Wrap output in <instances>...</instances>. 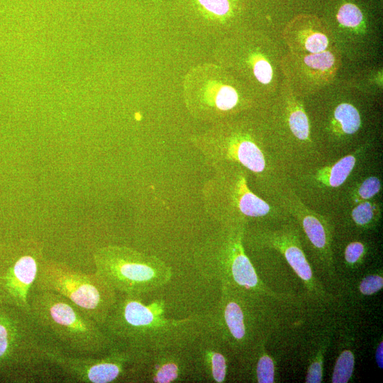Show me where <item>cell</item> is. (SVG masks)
I'll return each instance as SVG.
<instances>
[{
	"label": "cell",
	"mask_w": 383,
	"mask_h": 383,
	"mask_svg": "<svg viewBox=\"0 0 383 383\" xmlns=\"http://www.w3.org/2000/svg\"><path fill=\"white\" fill-rule=\"evenodd\" d=\"M163 301L145 304L143 295L118 292L103 326L117 344L140 353L189 345L204 328V316H165Z\"/></svg>",
	"instance_id": "obj_1"
},
{
	"label": "cell",
	"mask_w": 383,
	"mask_h": 383,
	"mask_svg": "<svg viewBox=\"0 0 383 383\" xmlns=\"http://www.w3.org/2000/svg\"><path fill=\"white\" fill-rule=\"evenodd\" d=\"M296 305L221 287L215 308L204 316V328L238 360L267 342L281 326L282 311Z\"/></svg>",
	"instance_id": "obj_2"
},
{
	"label": "cell",
	"mask_w": 383,
	"mask_h": 383,
	"mask_svg": "<svg viewBox=\"0 0 383 383\" xmlns=\"http://www.w3.org/2000/svg\"><path fill=\"white\" fill-rule=\"evenodd\" d=\"M30 313L47 338L65 352L78 355H99L115 342L103 326L65 296L33 289Z\"/></svg>",
	"instance_id": "obj_3"
},
{
	"label": "cell",
	"mask_w": 383,
	"mask_h": 383,
	"mask_svg": "<svg viewBox=\"0 0 383 383\" xmlns=\"http://www.w3.org/2000/svg\"><path fill=\"white\" fill-rule=\"evenodd\" d=\"M221 226L197 249L194 258L198 269L220 287L297 304L296 298L273 291L258 276L244 248L246 226Z\"/></svg>",
	"instance_id": "obj_4"
},
{
	"label": "cell",
	"mask_w": 383,
	"mask_h": 383,
	"mask_svg": "<svg viewBox=\"0 0 383 383\" xmlns=\"http://www.w3.org/2000/svg\"><path fill=\"white\" fill-rule=\"evenodd\" d=\"M33 289L65 296L101 326L118 297L115 289L96 272L87 274L44 259Z\"/></svg>",
	"instance_id": "obj_5"
},
{
	"label": "cell",
	"mask_w": 383,
	"mask_h": 383,
	"mask_svg": "<svg viewBox=\"0 0 383 383\" xmlns=\"http://www.w3.org/2000/svg\"><path fill=\"white\" fill-rule=\"evenodd\" d=\"M96 271L117 292L144 295L166 285L172 270L159 257L119 245L101 248L94 255Z\"/></svg>",
	"instance_id": "obj_6"
},
{
	"label": "cell",
	"mask_w": 383,
	"mask_h": 383,
	"mask_svg": "<svg viewBox=\"0 0 383 383\" xmlns=\"http://www.w3.org/2000/svg\"><path fill=\"white\" fill-rule=\"evenodd\" d=\"M45 361L55 365L71 380L82 383H111L129 380L140 353L117 343L99 355L67 353L49 341L44 350Z\"/></svg>",
	"instance_id": "obj_7"
},
{
	"label": "cell",
	"mask_w": 383,
	"mask_h": 383,
	"mask_svg": "<svg viewBox=\"0 0 383 383\" xmlns=\"http://www.w3.org/2000/svg\"><path fill=\"white\" fill-rule=\"evenodd\" d=\"M216 65L193 67L185 76L184 97L190 113L196 118L211 121L235 109L240 95L233 79Z\"/></svg>",
	"instance_id": "obj_8"
},
{
	"label": "cell",
	"mask_w": 383,
	"mask_h": 383,
	"mask_svg": "<svg viewBox=\"0 0 383 383\" xmlns=\"http://www.w3.org/2000/svg\"><path fill=\"white\" fill-rule=\"evenodd\" d=\"M194 145L202 153L209 165L217 168L224 162L237 163L254 173L265 168L262 151L254 140L243 132H229L215 125L192 138Z\"/></svg>",
	"instance_id": "obj_9"
},
{
	"label": "cell",
	"mask_w": 383,
	"mask_h": 383,
	"mask_svg": "<svg viewBox=\"0 0 383 383\" xmlns=\"http://www.w3.org/2000/svg\"><path fill=\"white\" fill-rule=\"evenodd\" d=\"M252 243L278 251L300 279L311 301L326 303L329 296L315 276L303 250L299 235L285 228L258 229L252 232Z\"/></svg>",
	"instance_id": "obj_10"
},
{
	"label": "cell",
	"mask_w": 383,
	"mask_h": 383,
	"mask_svg": "<svg viewBox=\"0 0 383 383\" xmlns=\"http://www.w3.org/2000/svg\"><path fill=\"white\" fill-rule=\"evenodd\" d=\"M150 383H175L194 380L190 344L141 353L129 380Z\"/></svg>",
	"instance_id": "obj_11"
},
{
	"label": "cell",
	"mask_w": 383,
	"mask_h": 383,
	"mask_svg": "<svg viewBox=\"0 0 383 383\" xmlns=\"http://www.w3.org/2000/svg\"><path fill=\"white\" fill-rule=\"evenodd\" d=\"M43 260L39 244L30 241L24 245L4 273L0 274V298L30 313V296Z\"/></svg>",
	"instance_id": "obj_12"
},
{
	"label": "cell",
	"mask_w": 383,
	"mask_h": 383,
	"mask_svg": "<svg viewBox=\"0 0 383 383\" xmlns=\"http://www.w3.org/2000/svg\"><path fill=\"white\" fill-rule=\"evenodd\" d=\"M217 60L222 65L243 73L252 82L267 85L271 83L273 69L269 59L250 38H233L216 50Z\"/></svg>",
	"instance_id": "obj_13"
},
{
	"label": "cell",
	"mask_w": 383,
	"mask_h": 383,
	"mask_svg": "<svg viewBox=\"0 0 383 383\" xmlns=\"http://www.w3.org/2000/svg\"><path fill=\"white\" fill-rule=\"evenodd\" d=\"M194 380L223 383L226 380L231 359L223 343L205 328L190 343Z\"/></svg>",
	"instance_id": "obj_14"
},
{
	"label": "cell",
	"mask_w": 383,
	"mask_h": 383,
	"mask_svg": "<svg viewBox=\"0 0 383 383\" xmlns=\"http://www.w3.org/2000/svg\"><path fill=\"white\" fill-rule=\"evenodd\" d=\"M303 231L322 265L323 272L330 277L335 276L331 243L332 235L328 223L310 211L298 213Z\"/></svg>",
	"instance_id": "obj_15"
},
{
	"label": "cell",
	"mask_w": 383,
	"mask_h": 383,
	"mask_svg": "<svg viewBox=\"0 0 383 383\" xmlns=\"http://www.w3.org/2000/svg\"><path fill=\"white\" fill-rule=\"evenodd\" d=\"M266 343H262L251 352L236 360L240 372L248 379L257 383L275 382L274 362L266 352Z\"/></svg>",
	"instance_id": "obj_16"
},
{
	"label": "cell",
	"mask_w": 383,
	"mask_h": 383,
	"mask_svg": "<svg viewBox=\"0 0 383 383\" xmlns=\"http://www.w3.org/2000/svg\"><path fill=\"white\" fill-rule=\"evenodd\" d=\"M235 187L238 196V211L240 221L245 225L244 218H260L270 211L269 204L255 195L248 187L243 171L235 176Z\"/></svg>",
	"instance_id": "obj_17"
},
{
	"label": "cell",
	"mask_w": 383,
	"mask_h": 383,
	"mask_svg": "<svg viewBox=\"0 0 383 383\" xmlns=\"http://www.w3.org/2000/svg\"><path fill=\"white\" fill-rule=\"evenodd\" d=\"M356 162L353 154L345 155L333 165L326 166L317 170L314 174L316 181L328 187H338L347 179Z\"/></svg>",
	"instance_id": "obj_18"
},
{
	"label": "cell",
	"mask_w": 383,
	"mask_h": 383,
	"mask_svg": "<svg viewBox=\"0 0 383 383\" xmlns=\"http://www.w3.org/2000/svg\"><path fill=\"white\" fill-rule=\"evenodd\" d=\"M193 6L203 17L223 21L231 18L237 11L236 0H192Z\"/></svg>",
	"instance_id": "obj_19"
},
{
	"label": "cell",
	"mask_w": 383,
	"mask_h": 383,
	"mask_svg": "<svg viewBox=\"0 0 383 383\" xmlns=\"http://www.w3.org/2000/svg\"><path fill=\"white\" fill-rule=\"evenodd\" d=\"M361 124L360 116L357 109L352 104H339L333 113V126L340 133L352 135L356 133Z\"/></svg>",
	"instance_id": "obj_20"
},
{
	"label": "cell",
	"mask_w": 383,
	"mask_h": 383,
	"mask_svg": "<svg viewBox=\"0 0 383 383\" xmlns=\"http://www.w3.org/2000/svg\"><path fill=\"white\" fill-rule=\"evenodd\" d=\"M305 67L315 71V74L320 76L329 75L330 71L335 69V56L329 51L309 54L301 59Z\"/></svg>",
	"instance_id": "obj_21"
},
{
	"label": "cell",
	"mask_w": 383,
	"mask_h": 383,
	"mask_svg": "<svg viewBox=\"0 0 383 383\" xmlns=\"http://www.w3.org/2000/svg\"><path fill=\"white\" fill-rule=\"evenodd\" d=\"M379 214L377 205L367 200L359 202L355 206L351 211V218L356 226L367 229L374 226Z\"/></svg>",
	"instance_id": "obj_22"
},
{
	"label": "cell",
	"mask_w": 383,
	"mask_h": 383,
	"mask_svg": "<svg viewBox=\"0 0 383 383\" xmlns=\"http://www.w3.org/2000/svg\"><path fill=\"white\" fill-rule=\"evenodd\" d=\"M355 356L352 350H343L335 361L331 377L333 383H347L353 374Z\"/></svg>",
	"instance_id": "obj_23"
},
{
	"label": "cell",
	"mask_w": 383,
	"mask_h": 383,
	"mask_svg": "<svg viewBox=\"0 0 383 383\" xmlns=\"http://www.w3.org/2000/svg\"><path fill=\"white\" fill-rule=\"evenodd\" d=\"M292 133L301 140H309V123L304 110L299 105L292 107L288 118Z\"/></svg>",
	"instance_id": "obj_24"
},
{
	"label": "cell",
	"mask_w": 383,
	"mask_h": 383,
	"mask_svg": "<svg viewBox=\"0 0 383 383\" xmlns=\"http://www.w3.org/2000/svg\"><path fill=\"white\" fill-rule=\"evenodd\" d=\"M299 41L302 45V49L309 54L317 53L326 50L328 46V39L322 31L306 29L298 34Z\"/></svg>",
	"instance_id": "obj_25"
},
{
	"label": "cell",
	"mask_w": 383,
	"mask_h": 383,
	"mask_svg": "<svg viewBox=\"0 0 383 383\" xmlns=\"http://www.w3.org/2000/svg\"><path fill=\"white\" fill-rule=\"evenodd\" d=\"M336 17L340 25L348 28L357 27L363 20L360 9L351 3L342 5L338 9Z\"/></svg>",
	"instance_id": "obj_26"
},
{
	"label": "cell",
	"mask_w": 383,
	"mask_h": 383,
	"mask_svg": "<svg viewBox=\"0 0 383 383\" xmlns=\"http://www.w3.org/2000/svg\"><path fill=\"white\" fill-rule=\"evenodd\" d=\"M381 189L380 179L374 176L363 180L355 190L353 198L355 202L367 201L377 195Z\"/></svg>",
	"instance_id": "obj_27"
},
{
	"label": "cell",
	"mask_w": 383,
	"mask_h": 383,
	"mask_svg": "<svg viewBox=\"0 0 383 383\" xmlns=\"http://www.w3.org/2000/svg\"><path fill=\"white\" fill-rule=\"evenodd\" d=\"M367 250L365 245L360 241L348 243L344 250V260L347 267L354 268L362 264Z\"/></svg>",
	"instance_id": "obj_28"
},
{
	"label": "cell",
	"mask_w": 383,
	"mask_h": 383,
	"mask_svg": "<svg viewBox=\"0 0 383 383\" xmlns=\"http://www.w3.org/2000/svg\"><path fill=\"white\" fill-rule=\"evenodd\" d=\"M326 345H323L309 364L305 382L306 383H320L323 380V355Z\"/></svg>",
	"instance_id": "obj_29"
},
{
	"label": "cell",
	"mask_w": 383,
	"mask_h": 383,
	"mask_svg": "<svg viewBox=\"0 0 383 383\" xmlns=\"http://www.w3.org/2000/svg\"><path fill=\"white\" fill-rule=\"evenodd\" d=\"M383 287V277L380 274H370L364 277L359 283L358 290L365 296H370Z\"/></svg>",
	"instance_id": "obj_30"
},
{
	"label": "cell",
	"mask_w": 383,
	"mask_h": 383,
	"mask_svg": "<svg viewBox=\"0 0 383 383\" xmlns=\"http://www.w3.org/2000/svg\"><path fill=\"white\" fill-rule=\"evenodd\" d=\"M375 360L380 369L383 367V342L379 343L375 350Z\"/></svg>",
	"instance_id": "obj_31"
}]
</instances>
